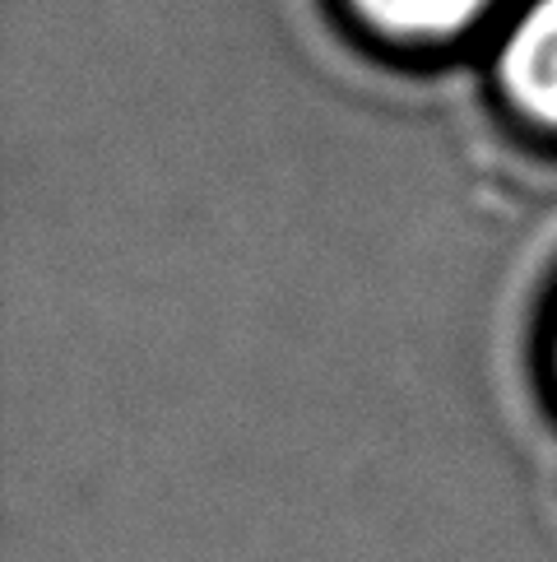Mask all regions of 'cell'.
Returning a JSON list of instances; mask_svg holds the SVG:
<instances>
[{
    "mask_svg": "<svg viewBox=\"0 0 557 562\" xmlns=\"http://www.w3.org/2000/svg\"><path fill=\"white\" fill-rule=\"evenodd\" d=\"M363 24L400 43H436L474 29L492 10V0H349Z\"/></svg>",
    "mask_w": 557,
    "mask_h": 562,
    "instance_id": "obj_2",
    "label": "cell"
},
{
    "mask_svg": "<svg viewBox=\"0 0 557 562\" xmlns=\"http://www.w3.org/2000/svg\"><path fill=\"white\" fill-rule=\"evenodd\" d=\"M497 79L525 116L557 131V0H534L515 19L497 52Z\"/></svg>",
    "mask_w": 557,
    "mask_h": 562,
    "instance_id": "obj_1",
    "label": "cell"
}]
</instances>
